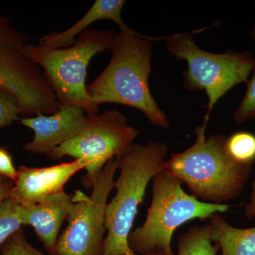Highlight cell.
Returning <instances> with one entry per match:
<instances>
[{
  "mask_svg": "<svg viewBox=\"0 0 255 255\" xmlns=\"http://www.w3.org/2000/svg\"><path fill=\"white\" fill-rule=\"evenodd\" d=\"M21 124L34 132L33 140L25 144L23 149L46 155L82 131L87 126V114L78 106L60 105L55 114L26 117L21 119Z\"/></svg>",
  "mask_w": 255,
  "mask_h": 255,
  "instance_id": "cell-10",
  "label": "cell"
},
{
  "mask_svg": "<svg viewBox=\"0 0 255 255\" xmlns=\"http://www.w3.org/2000/svg\"><path fill=\"white\" fill-rule=\"evenodd\" d=\"M14 182L8 178L0 175V204L11 197Z\"/></svg>",
  "mask_w": 255,
  "mask_h": 255,
  "instance_id": "cell-22",
  "label": "cell"
},
{
  "mask_svg": "<svg viewBox=\"0 0 255 255\" xmlns=\"http://www.w3.org/2000/svg\"><path fill=\"white\" fill-rule=\"evenodd\" d=\"M167 51L178 60L187 62L183 84L188 90H204L208 96L207 125L215 105L233 87L248 82L255 65L249 51L213 53L201 49L191 33H182L164 38Z\"/></svg>",
  "mask_w": 255,
  "mask_h": 255,
  "instance_id": "cell-6",
  "label": "cell"
},
{
  "mask_svg": "<svg viewBox=\"0 0 255 255\" xmlns=\"http://www.w3.org/2000/svg\"><path fill=\"white\" fill-rule=\"evenodd\" d=\"M118 159L105 164L90 196L75 191L69 211L68 226L60 235L50 255H103L107 199L114 188Z\"/></svg>",
  "mask_w": 255,
  "mask_h": 255,
  "instance_id": "cell-9",
  "label": "cell"
},
{
  "mask_svg": "<svg viewBox=\"0 0 255 255\" xmlns=\"http://www.w3.org/2000/svg\"><path fill=\"white\" fill-rule=\"evenodd\" d=\"M226 147L235 161L253 167L255 162V134L248 131L234 132L226 137Z\"/></svg>",
  "mask_w": 255,
  "mask_h": 255,
  "instance_id": "cell-16",
  "label": "cell"
},
{
  "mask_svg": "<svg viewBox=\"0 0 255 255\" xmlns=\"http://www.w3.org/2000/svg\"><path fill=\"white\" fill-rule=\"evenodd\" d=\"M0 175L14 182L17 169L14 167L12 156L5 147H0Z\"/></svg>",
  "mask_w": 255,
  "mask_h": 255,
  "instance_id": "cell-21",
  "label": "cell"
},
{
  "mask_svg": "<svg viewBox=\"0 0 255 255\" xmlns=\"http://www.w3.org/2000/svg\"><path fill=\"white\" fill-rule=\"evenodd\" d=\"M21 114L16 97L10 92L0 89V128L11 125Z\"/></svg>",
  "mask_w": 255,
  "mask_h": 255,
  "instance_id": "cell-20",
  "label": "cell"
},
{
  "mask_svg": "<svg viewBox=\"0 0 255 255\" xmlns=\"http://www.w3.org/2000/svg\"><path fill=\"white\" fill-rule=\"evenodd\" d=\"M117 33L87 29L72 46L50 48L28 43V58L43 70L59 105L78 106L87 115L98 113L87 91V67L95 55L111 49Z\"/></svg>",
  "mask_w": 255,
  "mask_h": 255,
  "instance_id": "cell-5",
  "label": "cell"
},
{
  "mask_svg": "<svg viewBox=\"0 0 255 255\" xmlns=\"http://www.w3.org/2000/svg\"><path fill=\"white\" fill-rule=\"evenodd\" d=\"M152 197L141 227L130 233L128 246L142 255H174L171 243L174 231L192 220L204 221L227 211L226 204H211L183 190V182L163 169L153 177Z\"/></svg>",
  "mask_w": 255,
  "mask_h": 255,
  "instance_id": "cell-4",
  "label": "cell"
},
{
  "mask_svg": "<svg viewBox=\"0 0 255 255\" xmlns=\"http://www.w3.org/2000/svg\"></svg>",
  "mask_w": 255,
  "mask_h": 255,
  "instance_id": "cell-25",
  "label": "cell"
},
{
  "mask_svg": "<svg viewBox=\"0 0 255 255\" xmlns=\"http://www.w3.org/2000/svg\"><path fill=\"white\" fill-rule=\"evenodd\" d=\"M74 195L65 191L45 198L29 206L18 205L22 226L34 228L37 236L50 255L54 251L62 225L68 217Z\"/></svg>",
  "mask_w": 255,
  "mask_h": 255,
  "instance_id": "cell-12",
  "label": "cell"
},
{
  "mask_svg": "<svg viewBox=\"0 0 255 255\" xmlns=\"http://www.w3.org/2000/svg\"><path fill=\"white\" fill-rule=\"evenodd\" d=\"M1 255H46L30 244L20 228L0 247Z\"/></svg>",
  "mask_w": 255,
  "mask_h": 255,
  "instance_id": "cell-19",
  "label": "cell"
},
{
  "mask_svg": "<svg viewBox=\"0 0 255 255\" xmlns=\"http://www.w3.org/2000/svg\"><path fill=\"white\" fill-rule=\"evenodd\" d=\"M140 131L128 124L125 116L117 110L87 115V124L79 135L62 144L46 156L58 159L65 156L88 160L87 174L82 182L87 189L94 185L107 162L120 157L133 145Z\"/></svg>",
  "mask_w": 255,
  "mask_h": 255,
  "instance_id": "cell-8",
  "label": "cell"
},
{
  "mask_svg": "<svg viewBox=\"0 0 255 255\" xmlns=\"http://www.w3.org/2000/svg\"><path fill=\"white\" fill-rule=\"evenodd\" d=\"M212 226H194L179 236L177 255H217L219 246L213 245Z\"/></svg>",
  "mask_w": 255,
  "mask_h": 255,
  "instance_id": "cell-15",
  "label": "cell"
},
{
  "mask_svg": "<svg viewBox=\"0 0 255 255\" xmlns=\"http://www.w3.org/2000/svg\"><path fill=\"white\" fill-rule=\"evenodd\" d=\"M168 148L164 142L134 143L117 157L120 175L114 182L117 194L106 209L103 255H137L128 246V237L151 179L164 169Z\"/></svg>",
  "mask_w": 255,
  "mask_h": 255,
  "instance_id": "cell-3",
  "label": "cell"
},
{
  "mask_svg": "<svg viewBox=\"0 0 255 255\" xmlns=\"http://www.w3.org/2000/svg\"><path fill=\"white\" fill-rule=\"evenodd\" d=\"M251 74V78L247 82L248 89L246 95L237 110L233 113V121L237 124L250 119L255 120V65Z\"/></svg>",
  "mask_w": 255,
  "mask_h": 255,
  "instance_id": "cell-18",
  "label": "cell"
},
{
  "mask_svg": "<svg viewBox=\"0 0 255 255\" xmlns=\"http://www.w3.org/2000/svg\"><path fill=\"white\" fill-rule=\"evenodd\" d=\"M252 37H253V39L255 41V25L254 28H253V31H252Z\"/></svg>",
  "mask_w": 255,
  "mask_h": 255,
  "instance_id": "cell-24",
  "label": "cell"
},
{
  "mask_svg": "<svg viewBox=\"0 0 255 255\" xmlns=\"http://www.w3.org/2000/svg\"><path fill=\"white\" fill-rule=\"evenodd\" d=\"M88 160L77 159L46 167L21 166L17 169L11 198L18 205L29 206L48 196L64 191V186L70 178L86 168Z\"/></svg>",
  "mask_w": 255,
  "mask_h": 255,
  "instance_id": "cell-11",
  "label": "cell"
},
{
  "mask_svg": "<svg viewBox=\"0 0 255 255\" xmlns=\"http://www.w3.org/2000/svg\"><path fill=\"white\" fill-rule=\"evenodd\" d=\"M209 220L212 226L211 239L219 245L222 255H255V227H233L219 214Z\"/></svg>",
  "mask_w": 255,
  "mask_h": 255,
  "instance_id": "cell-14",
  "label": "cell"
},
{
  "mask_svg": "<svg viewBox=\"0 0 255 255\" xmlns=\"http://www.w3.org/2000/svg\"><path fill=\"white\" fill-rule=\"evenodd\" d=\"M164 38L143 36L130 28L117 33L110 49V63L87 85L92 102L98 107L104 103L131 107L156 127L169 128L167 115L152 97L148 82L153 41Z\"/></svg>",
  "mask_w": 255,
  "mask_h": 255,
  "instance_id": "cell-1",
  "label": "cell"
},
{
  "mask_svg": "<svg viewBox=\"0 0 255 255\" xmlns=\"http://www.w3.org/2000/svg\"><path fill=\"white\" fill-rule=\"evenodd\" d=\"M21 226L18 204L10 197L0 204V247Z\"/></svg>",
  "mask_w": 255,
  "mask_h": 255,
  "instance_id": "cell-17",
  "label": "cell"
},
{
  "mask_svg": "<svg viewBox=\"0 0 255 255\" xmlns=\"http://www.w3.org/2000/svg\"><path fill=\"white\" fill-rule=\"evenodd\" d=\"M245 215L247 219L255 221V177L252 183V192L250 196V200L246 205Z\"/></svg>",
  "mask_w": 255,
  "mask_h": 255,
  "instance_id": "cell-23",
  "label": "cell"
},
{
  "mask_svg": "<svg viewBox=\"0 0 255 255\" xmlns=\"http://www.w3.org/2000/svg\"><path fill=\"white\" fill-rule=\"evenodd\" d=\"M206 126L196 130V141L184 152L173 153L164 169L187 186L191 196L211 204L238 197L251 176V166L229 155L222 134L206 136Z\"/></svg>",
  "mask_w": 255,
  "mask_h": 255,
  "instance_id": "cell-2",
  "label": "cell"
},
{
  "mask_svg": "<svg viewBox=\"0 0 255 255\" xmlns=\"http://www.w3.org/2000/svg\"><path fill=\"white\" fill-rule=\"evenodd\" d=\"M29 39L0 11V89L16 97L21 114L51 115L60 105L43 70L26 54Z\"/></svg>",
  "mask_w": 255,
  "mask_h": 255,
  "instance_id": "cell-7",
  "label": "cell"
},
{
  "mask_svg": "<svg viewBox=\"0 0 255 255\" xmlns=\"http://www.w3.org/2000/svg\"><path fill=\"white\" fill-rule=\"evenodd\" d=\"M126 1L124 0H97L81 19L68 29L61 32H53L42 37L39 45L50 48H68L74 44L76 36L80 35L96 21L110 20L114 21L120 31L129 29L122 18V11Z\"/></svg>",
  "mask_w": 255,
  "mask_h": 255,
  "instance_id": "cell-13",
  "label": "cell"
}]
</instances>
